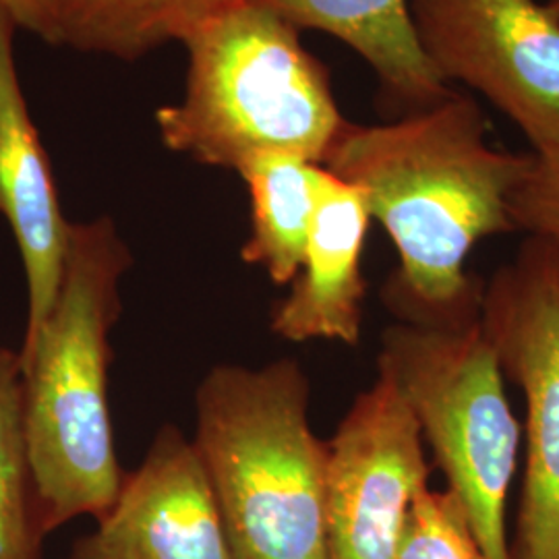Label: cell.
I'll use <instances>...</instances> for the list:
<instances>
[{
  "label": "cell",
  "instance_id": "cell-1",
  "mask_svg": "<svg viewBox=\"0 0 559 559\" xmlns=\"http://www.w3.org/2000/svg\"><path fill=\"white\" fill-rule=\"evenodd\" d=\"M321 166L360 189L371 221L396 245L400 267L383 297L400 321L479 320L483 284L466 260L480 240L516 233L510 198L528 154L487 143L477 102L452 92L394 122L346 120Z\"/></svg>",
  "mask_w": 559,
  "mask_h": 559
},
{
  "label": "cell",
  "instance_id": "cell-2",
  "mask_svg": "<svg viewBox=\"0 0 559 559\" xmlns=\"http://www.w3.org/2000/svg\"><path fill=\"white\" fill-rule=\"evenodd\" d=\"M131 253L106 216L71 222L59 297L20 350L21 423L48 535L100 519L119 496L108 402L110 332Z\"/></svg>",
  "mask_w": 559,
  "mask_h": 559
},
{
  "label": "cell",
  "instance_id": "cell-3",
  "mask_svg": "<svg viewBox=\"0 0 559 559\" xmlns=\"http://www.w3.org/2000/svg\"><path fill=\"white\" fill-rule=\"evenodd\" d=\"M295 359L214 367L198 388L193 445L235 559H328V441Z\"/></svg>",
  "mask_w": 559,
  "mask_h": 559
},
{
  "label": "cell",
  "instance_id": "cell-4",
  "mask_svg": "<svg viewBox=\"0 0 559 559\" xmlns=\"http://www.w3.org/2000/svg\"><path fill=\"white\" fill-rule=\"evenodd\" d=\"M300 29L255 0L200 23L182 44L185 94L156 112L168 150L239 170L261 154L321 164L344 129L328 69Z\"/></svg>",
  "mask_w": 559,
  "mask_h": 559
},
{
  "label": "cell",
  "instance_id": "cell-5",
  "mask_svg": "<svg viewBox=\"0 0 559 559\" xmlns=\"http://www.w3.org/2000/svg\"><path fill=\"white\" fill-rule=\"evenodd\" d=\"M378 371L396 383L448 491L460 501L487 559H510L508 496L520 425L500 359L479 320L399 321L383 330Z\"/></svg>",
  "mask_w": 559,
  "mask_h": 559
},
{
  "label": "cell",
  "instance_id": "cell-6",
  "mask_svg": "<svg viewBox=\"0 0 559 559\" xmlns=\"http://www.w3.org/2000/svg\"><path fill=\"white\" fill-rule=\"evenodd\" d=\"M480 325L526 402V468L510 559H559L558 251L531 239L483 284Z\"/></svg>",
  "mask_w": 559,
  "mask_h": 559
},
{
  "label": "cell",
  "instance_id": "cell-7",
  "mask_svg": "<svg viewBox=\"0 0 559 559\" xmlns=\"http://www.w3.org/2000/svg\"><path fill=\"white\" fill-rule=\"evenodd\" d=\"M408 9L441 80L491 102L533 152L559 147V20L545 0H408Z\"/></svg>",
  "mask_w": 559,
  "mask_h": 559
},
{
  "label": "cell",
  "instance_id": "cell-8",
  "mask_svg": "<svg viewBox=\"0 0 559 559\" xmlns=\"http://www.w3.org/2000/svg\"><path fill=\"white\" fill-rule=\"evenodd\" d=\"M429 475L415 415L378 371L328 441V559H399L408 510Z\"/></svg>",
  "mask_w": 559,
  "mask_h": 559
},
{
  "label": "cell",
  "instance_id": "cell-9",
  "mask_svg": "<svg viewBox=\"0 0 559 559\" xmlns=\"http://www.w3.org/2000/svg\"><path fill=\"white\" fill-rule=\"evenodd\" d=\"M71 559H235L198 450L179 427L156 433Z\"/></svg>",
  "mask_w": 559,
  "mask_h": 559
},
{
  "label": "cell",
  "instance_id": "cell-10",
  "mask_svg": "<svg viewBox=\"0 0 559 559\" xmlns=\"http://www.w3.org/2000/svg\"><path fill=\"white\" fill-rule=\"evenodd\" d=\"M15 34V23L0 9V214L17 240L25 272V344L59 297L71 222L62 214L52 166L21 87Z\"/></svg>",
  "mask_w": 559,
  "mask_h": 559
},
{
  "label": "cell",
  "instance_id": "cell-11",
  "mask_svg": "<svg viewBox=\"0 0 559 559\" xmlns=\"http://www.w3.org/2000/svg\"><path fill=\"white\" fill-rule=\"evenodd\" d=\"M371 214L360 189L320 166L316 207L299 274L272 313V332L290 342L357 346L367 282L362 251Z\"/></svg>",
  "mask_w": 559,
  "mask_h": 559
},
{
  "label": "cell",
  "instance_id": "cell-12",
  "mask_svg": "<svg viewBox=\"0 0 559 559\" xmlns=\"http://www.w3.org/2000/svg\"><path fill=\"white\" fill-rule=\"evenodd\" d=\"M293 23L344 41L380 81L381 94L404 115L445 100L454 90L425 57L408 0H255Z\"/></svg>",
  "mask_w": 559,
  "mask_h": 559
},
{
  "label": "cell",
  "instance_id": "cell-13",
  "mask_svg": "<svg viewBox=\"0 0 559 559\" xmlns=\"http://www.w3.org/2000/svg\"><path fill=\"white\" fill-rule=\"evenodd\" d=\"M320 166L290 154H261L237 170L251 198V235L240 258L263 267L278 286L299 274Z\"/></svg>",
  "mask_w": 559,
  "mask_h": 559
},
{
  "label": "cell",
  "instance_id": "cell-14",
  "mask_svg": "<svg viewBox=\"0 0 559 559\" xmlns=\"http://www.w3.org/2000/svg\"><path fill=\"white\" fill-rule=\"evenodd\" d=\"M239 2L242 0H75L60 46L140 59L166 41H182L200 23Z\"/></svg>",
  "mask_w": 559,
  "mask_h": 559
},
{
  "label": "cell",
  "instance_id": "cell-15",
  "mask_svg": "<svg viewBox=\"0 0 559 559\" xmlns=\"http://www.w3.org/2000/svg\"><path fill=\"white\" fill-rule=\"evenodd\" d=\"M46 535L23 440L20 353L0 348V559H44Z\"/></svg>",
  "mask_w": 559,
  "mask_h": 559
},
{
  "label": "cell",
  "instance_id": "cell-16",
  "mask_svg": "<svg viewBox=\"0 0 559 559\" xmlns=\"http://www.w3.org/2000/svg\"><path fill=\"white\" fill-rule=\"evenodd\" d=\"M399 559H487L460 501L445 489H420L408 510Z\"/></svg>",
  "mask_w": 559,
  "mask_h": 559
},
{
  "label": "cell",
  "instance_id": "cell-17",
  "mask_svg": "<svg viewBox=\"0 0 559 559\" xmlns=\"http://www.w3.org/2000/svg\"><path fill=\"white\" fill-rule=\"evenodd\" d=\"M514 230L559 253V147L528 152V166L510 198Z\"/></svg>",
  "mask_w": 559,
  "mask_h": 559
},
{
  "label": "cell",
  "instance_id": "cell-18",
  "mask_svg": "<svg viewBox=\"0 0 559 559\" xmlns=\"http://www.w3.org/2000/svg\"><path fill=\"white\" fill-rule=\"evenodd\" d=\"M75 0H0V9L17 29L60 46Z\"/></svg>",
  "mask_w": 559,
  "mask_h": 559
},
{
  "label": "cell",
  "instance_id": "cell-19",
  "mask_svg": "<svg viewBox=\"0 0 559 559\" xmlns=\"http://www.w3.org/2000/svg\"><path fill=\"white\" fill-rule=\"evenodd\" d=\"M545 4H547V9L559 20V0H545Z\"/></svg>",
  "mask_w": 559,
  "mask_h": 559
},
{
  "label": "cell",
  "instance_id": "cell-20",
  "mask_svg": "<svg viewBox=\"0 0 559 559\" xmlns=\"http://www.w3.org/2000/svg\"><path fill=\"white\" fill-rule=\"evenodd\" d=\"M558 278H559V253H558Z\"/></svg>",
  "mask_w": 559,
  "mask_h": 559
}]
</instances>
